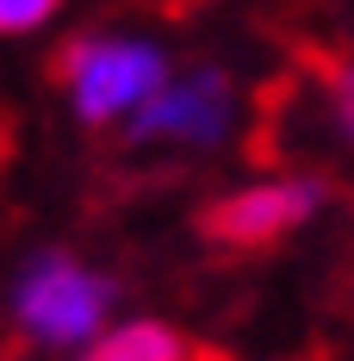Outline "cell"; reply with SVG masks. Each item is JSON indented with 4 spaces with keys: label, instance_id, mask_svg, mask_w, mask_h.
<instances>
[{
    "label": "cell",
    "instance_id": "6da1fadb",
    "mask_svg": "<svg viewBox=\"0 0 354 361\" xmlns=\"http://www.w3.org/2000/svg\"><path fill=\"white\" fill-rule=\"evenodd\" d=\"M106 312H112V281L94 274V268H81L63 250L37 255L19 274V287H13L19 330L32 343H50V349H87L100 336V324H106Z\"/></svg>",
    "mask_w": 354,
    "mask_h": 361
},
{
    "label": "cell",
    "instance_id": "7a4b0ae2",
    "mask_svg": "<svg viewBox=\"0 0 354 361\" xmlns=\"http://www.w3.org/2000/svg\"><path fill=\"white\" fill-rule=\"evenodd\" d=\"M56 81L69 87L75 112L87 125H112V118H131L168 81V63L143 37H81L56 63Z\"/></svg>",
    "mask_w": 354,
    "mask_h": 361
},
{
    "label": "cell",
    "instance_id": "3957f363",
    "mask_svg": "<svg viewBox=\"0 0 354 361\" xmlns=\"http://www.w3.org/2000/svg\"><path fill=\"white\" fill-rule=\"evenodd\" d=\"M311 212H317V187L311 180H261V187H243V193L217 200L206 212V237L230 243V250H267L286 231H298Z\"/></svg>",
    "mask_w": 354,
    "mask_h": 361
},
{
    "label": "cell",
    "instance_id": "277c9868",
    "mask_svg": "<svg viewBox=\"0 0 354 361\" xmlns=\"http://www.w3.org/2000/svg\"><path fill=\"white\" fill-rule=\"evenodd\" d=\"M224 118H230V81L224 75H187V81H162L131 112V131L137 137H180V144H217Z\"/></svg>",
    "mask_w": 354,
    "mask_h": 361
},
{
    "label": "cell",
    "instance_id": "5b68a950",
    "mask_svg": "<svg viewBox=\"0 0 354 361\" xmlns=\"http://www.w3.org/2000/svg\"><path fill=\"white\" fill-rule=\"evenodd\" d=\"M187 355H193L187 336H180L175 324H162V318L112 324V330H100V336L81 349V361H187Z\"/></svg>",
    "mask_w": 354,
    "mask_h": 361
},
{
    "label": "cell",
    "instance_id": "8992f818",
    "mask_svg": "<svg viewBox=\"0 0 354 361\" xmlns=\"http://www.w3.org/2000/svg\"><path fill=\"white\" fill-rule=\"evenodd\" d=\"M56 13H63V0H0V37H25L50 25Z\"/></svg>",
    "mask_w": 354,
    "mask_h": 361
},
{
    "label": "cell",
    "instance_id": "52a82bcc",
    "mask_svg": "<svg viewBox=\"0 0 354 361\" xmlns=\"http://www.w3.org/2000/svg\"><path fill=\"white\" fill-rule=\"evenodd\" d=\"M336 118H342V131L354 137V69L336 75Z\"/></svg>",
    "mask_w": 354,
    "mask_h": 361
}]
</instances>
